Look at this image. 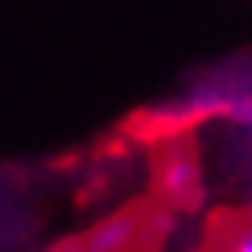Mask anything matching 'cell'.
Returning a JSON list of instances; mask_svg holds the SVG:
<instances>
[{"mask_svg":"<svg viewBox=\"0 0 252 252\" xmlns=\"http://www.w3.org/2000/svg\"><path fill=\"white\" fill-rule=\"evenodd\" d=\"M154 183L168 205H190L201 190V164L194 143L176 132H158V158H154Z\"/></svg>","mask_w":252,"mask_h":252,"instance_id":"6da1fadb","label":"cell"},{"mask_svg":"<svg viewBox=\"0 0 252 252\" xmlns=\"http://www.w3.org/2000/svg\"><path fill=\"white\" fill-rule=\"evenodd\" d=\"M241 121L249 125V135H252V102H249V110H245V117H241Z\"/></svg>","mask_w":252,"mask_h":252,"instance_id":"5b68a950","label":"cell"},{"mask_svg":"<svg viewBox=\"0 0 252 252\" xmlns=\"http://www.w3.org/2000/svg\"><path fill=\"white\" fill-rule=\"evenodd\" d=\"M220 252H252V216H249V220H241L238 227L223 238Z\"/></svg>","mask_w":252,"mask_h":252,"instance_id":"3957f363","label":"cell"},{"mask_svg":"<svg viewBox=\"0 0 252 252\" xmlns=\"http://www.w3.org/2000/svg\"><path fill=\"white\" fill-rule=\"evenodd\" d=\"M51 252H99V249H92L88 241H66V245H59V249H51Z\"/></svg>","mask_w":252,"mask_h":252,"instance_id":"277c9868","label":"cell"},{"mask_svg":"<svg viewBox=\"0 0 252 252\" xmlns=\"http://www.w3.org/2000/svg\"><path fill=\"white\" fill-rule=\"evenodd\" d=\"M84 241L99 252H146L154 245V212L128 208V212L106 216L99 227L84 234Z\"/></svg>","mask_w":252,"mask_h":252,"instance_id":"7a4b0ae2","label":"cell"}]
</instances>
